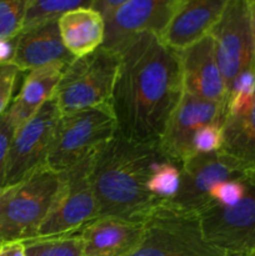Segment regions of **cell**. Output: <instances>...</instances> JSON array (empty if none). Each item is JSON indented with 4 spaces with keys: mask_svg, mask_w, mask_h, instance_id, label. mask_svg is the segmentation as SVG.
Returning <instances> with one entry per match:
<instances>
[{
    "mask_svg": "<svg viewBox=\"0 0 255 256\" xmlns=\"http://www.w3.org/2000/svg\"><path fill=\"white\" fill-rule=\"evenodd\" d=\"M110 49L119 55L110 100L118 134L158 145L184 92L179 50L154 32L132 35Z\"/></svg>",
    "mask_w": 255,
    "mask_h": 256,
    "instance_id": "obj_1",
    "label": "cell"
},
{
    "mask_svg": "<svg viewBox=\"0 0 255 256\" xmlns=\"http://www.w3.org/2000/svg\"><path fill=\"white\" fill-rule=\"evenodd\" d=\"M164 160L158 145L132 142L116 132L92 158L90 178L98 218L144 222L164 202L146 188L152 170Z\"/></svg>",
    "mask_w": 255,
    "mask_h": 256,
    "instance_id": "obj_2",
    "label": "cell"
},
{
    "mask_svg": "<svg viewBox=\"0 0 255 256\" xmlns=\"http://www.w3.org/2000/svg\"><path fill=\"white\" fill-rule=\"evenodd\" d=\"M62 182V174L48 166L0 189V244L38 238Z\"/></svg>",
    "mask_w": 255,
    "mask_h": 256,
    "instance_id": "obj_3",
    "label": "cell"
},
{
    "mask_svg": "<svg viewBox=\"0 0 255 256\" xmlns=\"http://www.w3.org/2000/svg\"><path fill=\"white\" fill-rule=\"evenodd\" d=\"M116 132V122L110 105L60 114L46 166L55 172H68L94 156Z\"/></svg>",
    "mask_w": 255,
    "mask_h": 256,
    "instance_id": "obj_4",
    "label": "cell"
},
{
    "mask_svg": "<svg viewBox=\"0 0 255 256\" xmlns=\"http://www.w3.org/2000/svg\"><path fill=\"white\" fill-rule=\"evenodd\" d=\"M128 256H232L205 239L198 214L162 202L144 222V234Z\"/></svg>",
    "mask_w": 255,
    "mask_h": 256,
    "instance_id": "obj_5",
    "label": "cell"
},
{
    "mask_svg": "<svg viewBox=\"0 0 255 256\" xmlns=\"http://www.w3.org/2000/svg\"><path fill=\"white\" fill-rule=\"evenodd\" d=\"M119 55L115 49L100 46L66 65L54 92L60 114L110 105Z\"/></svg>",
    "mask_w": 255,
    "mask_h": 256,
    "instance_id": "obj_6",
    "label": "cell"
},
{
    "mask_svg": "<svg viewBox=\"0 0 255 256\" xmlns=\"http://www.w3.org/2000/svg\"><path fill=\"white\" fill-rule=\"evenodd\" d=\"M198 218L210 244L240 255L255 246V172L245 175V192L239 202L232 206L206 205Z\"/></svg>",
    "mask_w": 255,
    "mask_h": 256,
    "instance_id": "obj_7",
    "label": "cell"
},
{
    "mask_svg": "<svg viewBox=\"0 0 255 256\" xmlns=\"http://www.w3.org/2000/svg\"><path fill=\"white\" fill-rule=\"evenodd\" d=\"M92 158L62 174V182L38 236L76 232L98 218V202L92 184Z\"/></svg>",
    "mask_w": 255,
    "mask_h": 256,
    "instance_id": "obj_8",
    "label": "cell"
},
{
    "mask_svg": "<svg viewBox=\"0 0 255 256\" xmlns=\"http://www.w3.org/2000/svg\"><path fill=\"white\" fill-rule=\"evenodd\" d=\"M209 35L214 42L218 65L229 92L238 75L255 68L249 0H229Z\"/></svg>",
    "mask_w": 255,
    "mask_h": 256,
    "instance_id": "obj_9",
    "label": "cell"
},
{
    "mask_svg": "<svg viewBox=\"0 0 255 256\" xmlns=\"http://www.w3.org/2000/svg\"><path fill=\"white\" fill-rule=\"evenodd\" d=\"M60 116L54 98L15 130L5 172V186L22 182L46 166L55 125Z\"/></svg>",
    "mask_w": 255,
    "mask_h": 256,
    "instance_id": "obj_10",
    "label": "cell"
},
{
    "mask_svg": "<svg viewBox=\"0 0 255 256\" xmlns=\"http://www.w3.org/2000/svg\"><path fill=\"white\" fill-rule=\"evenodd\" d=\"M225 116L226 104L208 102L184 92L158 146L168 162L182 168L194 155L192 138L195 132L205 125L222 124Z\"/></svg>",
    "mask_w": 255,
    "mask_h": 256,
    "instance_id": "obj_11",
    "label": "cell"
},
{
    "mask_svg": "<svg viewBox=\"0 0 255 256\" xmlns=\"http://www.w3.org/2000/svg\"><path fill=\"white\" fill-rule=\"evenodd\" d=\"M182 182L178 194L168 204L198 214L208 204L209 192L225 180L240 179L246 172L222 152L195 154L180 168Z\"/></svg>",
    "mask_w": 255,
    "mask_h": 256,
    "instance_id": "obj_12",
    "label": "cell"
},
{
    "mask_svg": "<svg viewBox=\"0 0 255 256\" xmlns=\"http://www.w3.org/2000/svg\"><path fill=\"white\" fill-rule=\"evenodd\" d=\"M178 0H126L105 20L102 46L114 48L118 42L140 32L160 35L174 14Z\"/></svg>",
    "mask_w": 255,
    "mask_h": 256,
    "instance_id": "obj_13",
    "label": "cell"
},
{
    "mask_svg": "<svg viewBox=\"0 0 255 256\" xmlns=\"http://www.w3.org/2000/svg\"><path fill=\"white\" fill-rule=\"evenodd\" d=\"M184 92L202 100L228 104V86L210 35L179 50Z\"/></svg>",
    "mask_w": 255,
    "mask_h": 256,
    "instance_id": "obj_14",
    "label": "cell"
},
{
    "mask_svg": "<svg viewBox=\"0 0 255 256\" xmlns=\"http://www.w3.org/2000/svg\"><path fill=\"white\" fill-rule=\"evenodd\" d=\"M229 0H178L172 20L160 35L175 50H182L210 34Z\"/></svg>",
    "mask_w": 255,
    "mask_h": 256,
    "instance_id": "obj_15",
    "label": "cell"
},
{
    "mask_svg": "<svg viewBox=\"0 0 255 256\" xmlns=\"http://www.w3.org/2000/svg\"><path fill=\"white\" fill-rule=\"evenodd\" d=\"M74 59L60 36L58 19L22 28L16 35L12 64L19 70L30 72L58 62L69 64Z\"/></svg>",
    "mask_w": 255,
    "mask_h": 256,
    "instance_id": "obj_16",
    "label": "cell"
},
{
    "mask_svg": "<svg viewBox=\"0 0 255 256\" xmlns=\"http://www.w3.org/2000/svg\"><path fill=\"white\" fill-rule=\"evenodd\" d=\"M144 222L102 216L82 228L84 256H128L142 242Z\"/></svg>",
    "mask_w": 255,
    "mask_h": 256,
    "instance_id": "obj_17",
    "label": "cell"
},
{
    "mask_svg": "<svg viewBox=\"0 0 255 256\" xmlns=\"http://www.w3.org/2000/svg\"><path fill=\"white\" fill-rule=\"evenodd\" d=\"M66 65L65 62H58L28 72L19 94L8 108L16 129L29 120L48 100L54 98V92Z\"/></svg>",
    "mask_w": 255,
    "mask_h": 256,
    "instance_id": "obj_18",
    "label": "cell"
},
{
    "mask_svg": "<svg viewBox=\"0 0 255 256\" xmlns=\"http://www.w3.org/2000/svg\"><path fill=\"white\" fill-rule=\"evenodd\" d=\"M60 36L74 58L84 56L102 46L105 19L92 8H80L64 12L58 19Z\"/></svg>",
    "mask_w": 255,
    "mask_h": 256,
    "instance_id": "obj_19",
    "label": "cell"
},
{
    "mask_svg": "<svg viewBox=\"0 0 255 256\" xmlns=\"http://www.w3.org/2000/svg\"><path fill=\"white\" fill-rule=\"evenodd\" d=\"M222 132L219 152L246 172H255V92L246 108L225 116Z\"/></svg>",
    "mask_w": 255,
    "mask_h": 256,
    "instance_id": "obj_20",
    "label": "cell"
},
{
    "mask_svg": "<svg viewBox=\"0 0 255 256\" xmlns=\"http://www.w3.org/2000/svg\"><path fill=\"white\" fill-rule=\"evenodd\" d=\"M22 242L26 256H84L82 229L54 236H38Z\"/></svg>",
    "mask_w": 255,
    "mask_h": 256,
    "instance_id": "obj_21",
    "label": "cell"
},
{
    "mask_svg": "<svg viewBox=\"0 0 255 256\" xmlns=\"http://www.w3.org/2000/svg\"><path fill=\"white\" fill-rule=\"evenodd\" d=\"M182 182V170L172 162H159L152 170L146 188L152 195L162 202H169L178 194Z\"/></svg>",
    "mask_w": 255,
    "mask_h": 256,
    "instance_id": "obj_22",
    "label": "cell"
},
{
    "mask_svg": "<svg viewBox=\"0 0 255 256\" xmlns=\"http://www.w3.org/2000/svg\"><path fill=\"white\" fill-rule=\"evenodd\" d=\"M95 0H32L22 28L45 22L59 19L64 12L80 8H92Z\"/></svg>",
    "mask_w": 255,
    "mask_h": 256,
    "instance_id": "obj_23",
    "label": "cell"
},
{
    "mask_svg": "<svg viewBox=\"0 0 255 256\" xmlns=\"http://www.w3.org/2000/svg\"><path fill=\"white\" fill-rule=\"evenodd\" d=\"M32 0H0V39H12L20 32Z\"/></svg>",
    "mask_w": 255,
    "mask_h": 256,
    "instance_id": "obj_24",
    "label": "cell"
},
{
    "mask_svg": "<svg viewBox=\"0 0 255 256\" xmlns=\"http://www.w3.org/2000/svg\"><path fill=\"white\" fill-rule=\"evenodd\" d=\"M222 124H209L195 132L192 138V152L195 154H209L219 152L222 142Z\"/></svg>",
    "mask_w": 255,
    "mask_h": 256,
    "instance_id": "obj_25",
    "label": "cell"
},
{
    "mask_svg": "<svg viewBox=\"0 0 255 256\" xmlns=\"http://www.w3.org/2000/svg\"><path fill=\"white\" fill-rule=\"evenodd\" d=\"M16 126L12 122L9 110L0 115V189L5 184V172H6L8 156H9L10 146L14 138Z\"/></svg>",
    "mask_w": 255,
    "mask_h": 256,
    "instance_id": "obj_26",
    "label": "cell"
},
{
    "mask_svg": "<svg viewBox=\"0 0 255 256\" xmlns=\"http://www.w3.org/2000/svg\"><path fill=\"white\" fill-rule=\"evenodd\" d=\"M19 72L12 62L0 65V115L9 108Z\"/></svg>",
    "mask_w": 255,
    "mask_h": 256,
    "instance_id": "obj_27",
    "label": "cell"
},
{
    "mask_svg": "<svg viewBox=\"0 0 255 256\" xmlns=\"http://www.w3.org/2000/svg\"><path fill=\"white\" fill-rule=\"evenodd\" d=\"M16 49V36L12 39H0V65L12 62Z\"/></svg>",
    "mask_w": 255,
    "mask_h": 256,
    "instance_id": "obj_28",
    "label": "cell"
},
{
    "mask_svg": "<svg viewBox=\"0 0 255 256\" xmlns=\"http://www.w3.org/2000/svg\"><path fill=\"white\" fill-rule=\"evenodd\" d=\"M125 2L126 0H95L94 5H92V9L99 12L104 16V19L106 20Z\"/></svg>",
    "mask_w": 255,
    "mask_h": 256,
    "instance_id": "obj_29",
    "label": "cell"
},
{
    "mask_svg": "<svg viewBox=\"0 0 255 256\" xmlns=\"http://www.w3.org/2000/svg\"><path fill=\"white\" fill-rule=\"evenodd\" d=\"M0 256H26L22 242H8L0 244Z\"/></svg>",
    "mask_w": 255,
    "mask_h": 256,
    "instance_id": "obj_30",
    "label": "cell"
},
{
    "mask_svg": "<svg viewBox=\"0 0 255 256\" xmlns=\"http://www.w3.org/2000/svg\"><path fill=\"white\" fill-rule=\"evenodd\" d=\"M249 12H250V22H252V35H254L255 44V0H249Z\"/></svg>",
    "mask_w": 255,
    "mask_h": 256,
    "instance_id": "obj_31",
    "label": "cell"
},
{
    "mask_svg": "<svg viewBox=\"0 0 255 256\" xmlns=\"http://www.w3.org/2000/svg\"><path fill=\"white\" fill-rule=\"evenodd\" d=\"M242 256H255V246H252V249H249L246 252H244Z\"/></svg>",
    "mask_w": 255,
    "mask_h": 256,
    "instance_id": "obj_32",
    "label": "cell"
},
{
    "mask_svg": "<svg viewBox=\"0 0 255 256\" xmlns=\"http://www.w3.org/2000/svg\"><path fill=\"white\" fill-rule=\"evenodd\" d=\"M232 256H242V255H240V254H232Z\"/></svg>",
    "mask_w": 255,
    "mask_h": 256,
    "instance_id": "obj_33",
    "label": "cell"
}]
</instances>
